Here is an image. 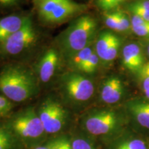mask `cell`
Listing matches in <instances>:
<instances>
[{"label": "cell", "mask_w": 149, "mask_h": 149, "mask_svg": "<svg viewBox=\"0 0 149 149\" xmlns=\"http://www.w3.org/2000/svg\"><path fill=\"white\" fill-rule=\"evenodd\" d=\"M38 91L37 79L29 68L10 64L0 70V92L10 101H26L37 95Z\"/></svg>", "instance_id": "obj_1"}, {"label": "cell", "mask_w": 149, "mask_h": 149, "mask_svg": "<svg viewBox=\"0 0 149 149\" xmlns=\"http://www.w3.org/2000/svg\"><path fill=\"white\" fill-rule=\"evenodd\" d=\"M127 114L111 109H95L88 111L81 120L84 130L89 137L108 141L127 127Z\"/></svg>", "instance_id": "obj_2"}, {"label": "cell", "mask_w": 149, "mask_h": 149, "mask_svg": "<svg viewBox=\"0 0 149 149\" xmlns=\"http://www.w3.org/2000/svg\"><path fill=\"white\" fill-rule=\"evenodd\" d=\"M97 29V24L93 17H79L60 36L59 44L61 51L68 58L87 46L92 45Z\"/></svg>", "instance_id": "obj_3"}, {"label": "cell", "mask_w": 149, "mask_h": 149, "mask_svg": "<svg viewBox=\"0 0 149 149\" xmlns=\"http://www.w3.org/2000/svg\"><path fill=\"white\" fill-rule=\"evenodd\" d=\"M6 126L19 141L29 146H37L47 135L38 113L29 107L17 112L9 120Z\"/></svg>", "instance_id": "obj_4"}, {"label": "cell", "mask_w": 149, "mask_h": 149, "mask_svg": "<svg viewBox=\"0 0 149 149\" xmlns=\"http://www.w3.org/2000/svg\"><path fill=\"white\" fill-rule=\"evenodd\" d=\"M61 89L64 97L73 104L86 103L95 93V84L86 76L79 72L71 71L63 74Z\"/></svg>", "instance_id": "obj_5"}, {"label": "cell", "mask_w": 149, "mask_h": 149, "mask_svg": "<svg viewBox=\"0 0 149 149\" xmlns=\"http://www.w3.org/2000/svg\"><path fill=\"white\" fill-rule=\"evenodd\" d=\"M37 113L46 134L58 133L66 126L68 112L57 100L46 98L41 104Z\"/></svg>", "instance_id": "obj_6"}, {"label": "cell", "mask_w": 149, "mask_h": 149, "mask_svg": "<svg viewBox=\"0 0 149 149\" xmlns=\"http://www.w3.org/2000/svg\"><path fill=\"white\" fill-rule=\"evenodd\" d=\"M37 33L32 20H30L19 31L0 43V55L15 56L31 47L37 40Z\"/></svg>", "instance_id": "obj_7"}, {"label": "cell", "mask_w": 149, "mask_h": 149, "mask_svg": "<svg viewBox=\"0 0 149 149\" xmlns=\"http://www.w3.org/2000/svg\"><path fill=\"white\" fill-rule=\"evenodd\" d=\"M122 45V38L111 31H103L99 34L95 45V51L104 64L115 61Z\"/></svg>", "instance_id": "obj_8"}, {"label": "cell", "mask_w": 149, "mask_h": 149, "mask_svg": "<svg viewBox=\"0 0 149 149\" xmlns=\"http://www.w3.org/2000/svg\"><path fill=\"white\" fill-rule=\"evenodd\" d=\"M126 94V86L119 76H109L104 80L100 91V97L103 103L115 105L124 100Z\"/></svg>", "instance_id": "obj_9"}, {"label": "cell", "mask_w": 149, "mask_h": 149, "mask_svg": "<svg viewBox=\"0 0 149 149\" xmlns=\"http://www.w3.org/2000/svg\"><path fill=\"white\" fill-rule=\"evenodd\" d=\"M126 114L139 129L149 133V100L144 97H136L126 103Z\"/></svg>", "instance_id": "obj_10"}, {"label": "cell", "mask_w": 149, "mask_h": 149, "mask_svg": "<svg viewBox=\"0 0 149 149\" xmlns=\"http://www.w3.org/2000/svg\"><path fill=\"white\" fill-rule=\"evenodd\" d=\"M106 142L107 149H149V139L137 132L127 129Z\"/></svg>", "instance_id": "obj_11"}, {"label": "cell", "mask_w": 149, "mask_h": 149, "mask_svg": "<svg viewBox=\"0 0 149 149\" xmlns=\"http://www.w3.org/2000/svg\"><path fill=\"white\" fill-rule=\"evenodd\" d=\"M122 64L128 71L137 73L146 64V58L141 46L137 43L130 42L123 46Z\"/></svg>", "instance_id": "obj_12"}, {"label": "cell", "mask_w": 149, "mask_h": 149, "mask_svg": "<svg viewBox=\"0 0 149 149\" xmlns=\"http://www.w3.org/2000/svg\"><path fill=\"white\" fill-rule=\"evenodd\" d=\"M59 64L58 52L54 48L48 49L40 59L37 66L38 77L42 82L48 83L55 75Z\"/></svg>", "instance_id": "obj_13"}, {"label": "cell", "mask_w": 149, "mask_h": 149, "mask_svg": "<svg viewBox=\"0 0 149 149\" xmlns=\"http://www.w3.org/2000/svg\"><path fill=\"white\" fill-rule=\"evenodd\" d=\"M86 5L80 4L72 0H64L50 15L45 22L47 24H59L66 21L75 15L81 13L86 10Z\"/></svg>", "instance_id": "obj_14"}, {"label": "cell", "mask_w": 149, "mask_h": 149, "mask_svg": "<svg viewBox=\"0 0 149 149\" xmlns=\"http://www.w3.org/2000/svg\"><path fill=\"white\" fill-rule=\"evenodd\" d=\"M31 19L26 15H9L0 19V43L19 31Z\"/></svg>", "instance_id": "obj_15"}, {"label": "cell", "mask_w": 149, "mask_h": 149, "mask_svg": "<svg viewBox=\"0 0 149 149\" xmlns=\"http://www.w3.org/2000/svg\"><path fill=\"white\" fill-rule=\"evenodd\" d=\"M64 1V0H34L41 20L45 22L50 15Z\"/></svg>", "instance_id": "obj_16"}, {"label": "cell", "mask_w": 149, "mask_h": 149, "mask_svg": "<svg viewBox=\"0 0 149 149\" xmlns=\"http://www.w3.org/2000/svg\"><path fill=\"white\" fill-rule=\"evenodd\" d=\"M94 51L95 48L91 45L68 57V64L73 71L79 72L80 68L90 57Z\"/></svg>", "instance_id": "obj_17"}, {"label": "cell", "mask_w": 149, "mask_h": 149, "mask_svg": "<svg viewBox=\"0 0 149 149\" xmlns=\"http://www.w3.org/2000/svg\"><path fill=\"white\" fill-rule=\"evenodd\" d=\"M20 142L6 125L0 124V149H15Z\"/></svg>", "instance_id": "obj_18"}, {"label": "cell", "mask_w": 149, "mask_h": 149, "mask_svg": "<svg viewBox=\"0 0 149 149\" xmlns=\"http://www.w3.org/2000/svg\"><path fill=\"white\" fill-rule=\"evenodd\" d=\"M127 9L132 15L149 21V0H137L128 4Z\"/></svg>", "instance_id": "obj_19"}, {"label": "cell", "mask_w": 149, "mask_h": 149, "mask_svg": "<svg viewBox=\"0 0 149 149\" xmlns=\"http://www.w3.org/2000/svg\"><path fill=\"white\" fill-rule=\"evenodd\" d=\"M132 31L140 37L149 38V21L142 19L138 17L132 15L130 17Z\"/></svg>", "instance_id": "obj_20"}, {"label": "cell", "mask_w": 149, "mask_h": 149, "mask_svg": "<svg viewBox=\"0 0 149 149\" xmlns=\"http://www.w3.org/2000/svg\"><path fill=\"white\" fill-rule=\"evenodd\" d=\"M100 59L97 55L95 51L92 53L90 57L85 61L84 64L81 66L79 70V72H83L86 74L94 73L97 69Z\"/></svg>", "instance_id": "obj_21"}, {"label": "cell", "mask_w": 149, "mask_h": 149, "mask_svg": "<svg viewBox=\"0 0 149 149\" xmlns=\"http://www.w3.org/2000/svg\"><path fill=\"white\" fill-rule=\"evenodd\" d=\"M72 149H99L93 141L84 136H77L71 139Z\"/></svg>", "instance_id": "obj_22"}, {"label": "cell", "mask_w": 149, "mask_h": 149, "mask_svg": "<svg viewBox=\"0 0 149 149\" xmlns=\"http://www.w3.org/2000/svg\"><path fill=\"white\" fill-rule=\"evenodd\" d=\"M51 149H72L71 139L66 135H60L47 142Z\"/></svg>", "instance_id": "obj_23"}, {"label": "cell", "mask_w": 149, "mask_h": 149, "mask_svg": "<svg viewBox=\"0 0 149 149\" xmlns=\"http://www.w3.org/2000/svg\"><path fill=\"white\" fill-rule=\"evenodd\" d=\"M104 22L109 29L120 32V10L106 13Z\"/></svg>", "instance_id": "obj_24"}, {"label": "cell", "mask_w": 149, "mask_h": 149, "mask_svg": "<svg viewBox=\"0 0 149 149\" xmlns=\"http://www.w3.org/2000/svg\"><path fill=\"white\" fill-rule=\"evenodd\" d=\"M124 0H97L98 6L104 11H110L119 7Z\"/></svg>", "instance_id": "obj_25"}, {"label": "cell", "mask_w": 149, "mask_h": 149, "mask_svg": "<svg viewBox=\"0 0 149 149\" xmlns=\"http://www.w3.org/2000/svg\"><path fill=\"white\" fill-rule=\"evenodd\" d=\"M13 104L11 101L4 96L0 95V116L7 115L13 109Z\"/></svg>", "instance_id": "obj_26"}, {"label": "cell", "mask_w": 149, "mask_h": 149, "mask_svg": "<svg viewBox=\"0 0 149 149\" xmlns=\"http://www.w3.org/2000/svg\"><path fill=\"white\" fill-rule=\"evenodd\" d=\"M140 88L144 97L149 100V77L140 78Z\"/></svg>", "instance_id": "obj_27"}, {"label": "cell", "mask_w": 149, "mask_h": 149, "mask_svg": "<svg viewBox=\"0 0 149 149\" xmlns=\"http://www.w3.org/2000/svg\"><path fill=\"white\" fill-rule=\"evenodd\" d=\"M139 76V78L141 77H149V61L146 62L141 69L137 73Z\"/></svg>", "instance_id": "obj_28"}, {"label": "cell", "mask_w": 149, "mask_h": 149, "mask_svg": "<svg viewBox=\"0 0 149 149\" xmlns=\"http://www.w3.org/2000/svg\"><path fill=\"white\" fill-rule=\"evenodd\" d=\"M18 2V0H0V7L7 8L16 5Z\"/></svg>", "instance_id": "obj_29"}, {"label": "cell", "mask_w": 149, "mask_h": 149, "mask_svg": "<svg viewBox=\"0 0 149 149\" xmlns=\"http://www.w3.org/2000/svg\"><path fill=\"white\" fill-rule=\"evenodd\" d=\"M33 149H51L47 143L44 145H40V146H37L33 148Z\"/></svg>", "instance_id": "obj_30"}, {"label": "cell", "mask_w": 149, "mask_h": 149, "mask_svg": "<svg viewBox=\"0 0 149 149\" xmlns=\"http://www.w3.org/2000/svg\"><path fill=\"white\" fill-rule=\"evenodd\" d=\"M146 53H147V55H148V57H149V43H148V45H147V46H146Z\"/></svg>", "instance_id": "obj_31"}]
</instances>
